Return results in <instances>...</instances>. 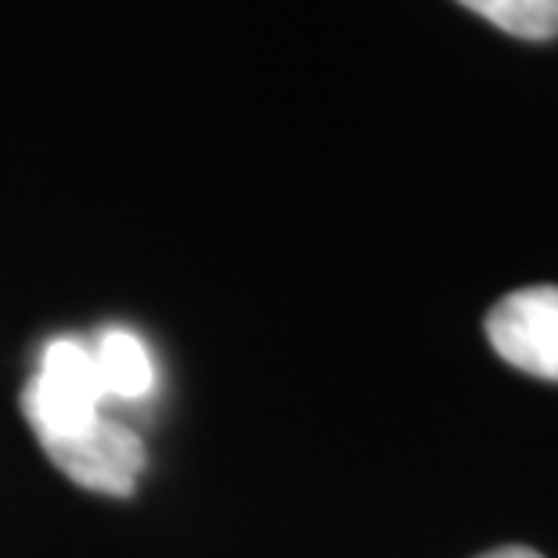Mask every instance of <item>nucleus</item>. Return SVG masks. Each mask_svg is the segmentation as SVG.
<instances>
[{
    "instance_id": "4",
    "label": "nucleus",
    "mask_w": 558,
    "mask_h": 558,
    "mask_svg": "<svg viewBox=\"0 0 558 558\" xmlns=\"http://www.w3.org/2000/svg\"><path fill=\"white\" fill-rule=\"evenodd\" d=\"M105 400H145L156 389V361L148 342L130 328H105L90 347Z\"/></svg>"
},
{
    "instance_id": "5",
    "label": "nucleus",
    "mask_w": 558,
    "mask_h": 558,
    "mask_svg": "<svg viewBox=\"0 0 558 558\" xmlns=\"http://www.w3.org/2000/svg\"><path fill=\"white\" fill-rule=\"evenodd\" d=\"M472 15L505 29L519 40H555L558 37V0H458Z\"/></svg>"
},
{
    "instance_id": "1",
    "label": "nucleus",
    "mask_w": 558,
    "mask_h": 558,
    "mask_svg": "<svg viewBox=\"0 0 558 558\" xmlns=\"http://www.w3.org/2000/svg\"><path fill=\"white\" fill-rule=\"evenodd\" d=\"M101 383L90 347L80 339H51L37 375L22 389V414L40 444L83 433L101 414Z\"/></svg>"
},
{
    "instance_id": "6",
    "label": "nucleus",
    "mask_w": 558,
    "mask_h": 558,
    "mask_svg": "<svg viewBox=\"0 0 558 558\" xmlns=\"http://www.w3.org/2000/svg\"><path fill=\"white\" fill-rule=\"evenodd\" d=\"M480 558H544V555L533 551V548H519V544H512V548H494V551H486Z\"/></svg>"
},
{
    "instance_id": "2",
    "label": "nucleus",
    "mask_w": 558,
    "mask_h": 558,
    "mask_svg": "<svg viewBox=\"0 0 558 558\" xmlns=\"http://www.w3.org/2000/svg\"><path fill=\"white\" fill-rule=\"evenodd\" d=\"M44 454L65 472L69 480L83 490L94 494H112L130 497L145 472V444L134 429H126L123 422L98 414L87 429L65 439H47Z\"/></svg>"
},
{
    "instance_id": "3",
    "label": "nucleus",
    "mask_w": 558,
    "mask_h": 558,
    "mask_svg": "<svg viewBox=\"0 0 558 558\" xmlns=\"http://www.w3.org/2000/svg\"><path fill=\"white\" fill-rule=\"evenodd\" d=\"M486 339L519 372L558 383V284L508 292L486 314Z\"/></svg>"
}]
</instances>
